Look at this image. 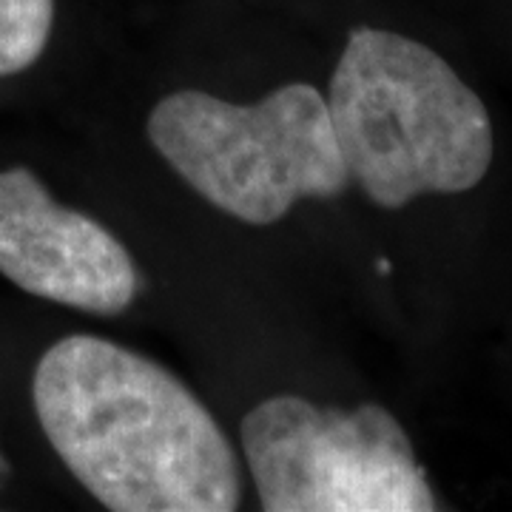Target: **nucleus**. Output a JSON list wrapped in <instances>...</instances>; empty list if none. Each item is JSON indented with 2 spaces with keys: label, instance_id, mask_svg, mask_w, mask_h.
<instances>
[{
  "label": "nucleus",
  "instance_id": "obj_4",
  "mask_svg": "<svg viewBox=\"0 0 512 512\" xmlns=\"http://www.w3.org/2000/svg\"><path fill=\"white\" fill-rule=\"evenodd\" d=\"M242 453L268 512H433L404 427L379 404L271 396L242 419Z\"/></svg>",
  "mask_w": 512,
  "mask_h": 512
},
{
  "label": "nucleus",
  "instance_id": "obj_3",
  "mask_svg": "<svg viewBox=\"0 0 512 512\" xmlns=\"http://www.w3.org/2000/svg\"><path fill=\"white\" fill-rule=\"evenodd\" d=\"M146 131L202 200L248 225H271L299 200L339 197L350 185L328 100L308 83L254 106L174 92L151 109Z\"/></svg>",
  "mask_w": 512,
  "mask_h": 512
},
{
  "label": "nucleus",
  "instance_id": "obj_1",
  "mask_svg": "<svg viewBox=\"0 0 512 512\" xmlns=\"http://www.w3.org/2000/svg\"><path fill=\"white\" fill-rule=\"evenodd\" d=\"M35 413L60 461L114 512H231L234 447L174 373L100 336H66L32 379Z\"/></svg>",
  "mask_w": 512,
  "mask_h": 512
},
{
  "label": "nucleus",
  "instance_id": "obj_5",
  "mask_svg": "<svg viewBox=\"0 0 512 512\" xmlns=\"http://www.w3.org/2000/svg\"><path fill=\"white\" fill-rule=\"evenodd\" d=\"M0 274L32 296L97 316L123 313L140 288L126 245L52 200L29 168L0 171Z\"/></svg>",
  "mask_w": 512,
  "mask_h": 512
},
{
  "label": "nucleus",
  "instance_id": "obj_7",
  "mask_svg": "<svg viewBox=\"0 0 512 512\" xmlns=\"http://www.w3.org/2000/svg\"><path fill=\"white\" fill-rule=\"evenodd\" d=\"M9 476V464H6V458L0 453V487H3V478Z\"/></svg>",
  "mask_w": 512,
  "mask_h": 512
},
{
  "label": "nucleus",
  "instance_id": "obj_2",
  "mask_svg": "<svg viewBox=\"0 0 512 512\" xmlns=\"http://www.w3.org/2000/svg\"><path fill=\"white\" fill-rule=\"evenodd\" d=\"M325 100L350 183L382 208L470 191L490 171L487 106L419 40L353 29Z\"/></svg>",
  "mask_w": 512,
  "mask_h": 512
},
{
  "label": "nucleus",
  "instance_id": "obj_6",
  "mask_svg": "<svg viewBox=\"0 0 512 512\" xmlns=\"http://www.w3.org/2000/svg\"><path fill=\"white\" fill-rule=\"evenodd\" d=\"M55 0H0V77L29 69L43 55Z\"/></svg>",
  "mask_w": 512,
  "mask_h": 512
}]
</instances>
